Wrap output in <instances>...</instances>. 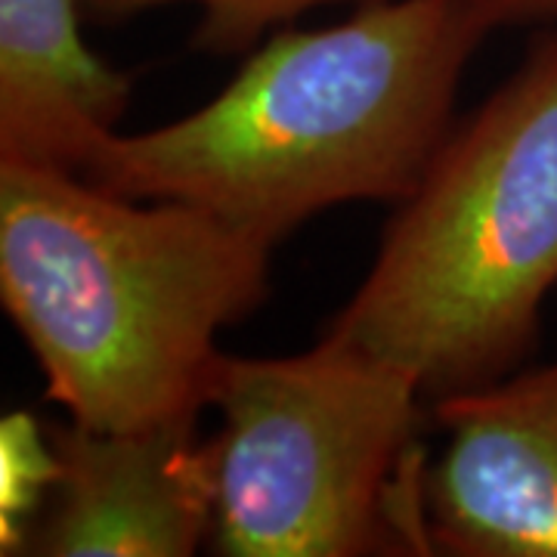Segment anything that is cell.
<instances>
[{
    "mask_svg": "<svg viewBox=\"0 0 557 557\" xmlns=\"http://www.w3.org/2000/svg\"><path fill=\"white\" fill-rule=\"evenodd\" d=\"M496 22L471 0H369L329 28H282L186 119L109 139L81 174L183 201L276 245L347 201H403L453 131L465 65Z\"/></svg>",
    "mask_w": 557,
    "mask_h": 557,
    "instance_id": "obj_1",
    "label": "cell"
},
{
    "mask_svg": "<svg viewBox=\"0 0 557 557\" xmlns=\"http://www.w3.org/2000/svg\"><path fill=\"white\" fill-rule=\"evenodd\" d=\"M84 16L97 22H124L137 13L168 7V3H196L201 10L196 47L208 53H248L273 25H288L310 10L332 3H369V0H81Z\"/></svg>",
    "mask_w": 557,
    "mask_h": 557,
    "instance_id": "obj_9",
    "label": "cell"
},
{
    "mask_svg": "<svg viewBox=\"0 0 557 557\" xmlns=\"http://www.w3.org/2000/svg\"><path fill=\"white\" fill-rule=\"evenodd\" d=\"M62 474L22 555L189 557L214 530V446L199 418L137 431L47 424Z\"/></svg>",
    "mask_w": 557,
    "mask_h": 557,
    "instance_id": "obj_6",
    "label": "cell"
},
{
    "mask_svg": "<svg viewBox=\"0 0 557 557\" xmlns=\"http://www.w3.org/2000/svg\"><path fill=\"white\" fill-rule=\"evenodd\" d=\"M557 288V32L449 131L325 338L406 369L434 403L505 379Z\"/></svg>",
    "mask_w": 557,
    "mask_h": 557,
    "instance_id": "obj_3",
    "label": "cell"
},
{
    "mask_svg": "<svg viewBox=\"0 0 557 557\" xmlns=\"http://www.w3.org/2000/svg\"><path fill=\"white\" fill-rule=\"evenodd\" d=\"M81 0H0V164L84 174L131 106V78L81 38Z\"/></svg>",
    "mask_w": 557,
    "mask_h": 557,
    "instance_id": "obj_7",
    "label": "cell"
},
{
    "mask_svg": "<svg viewBox=\"0 0 557 557\" xmlns=\"http://www.w3.org/2000/svg\"><path fill=\"white\" fill-rule=\"evenodd\" d=\"M60 474L47 424L32 412L0 418V555H22Z\"/></svg>",
    "mask_w": 557,
    "mask_h": 557,
    "instance_id": "obj_8",
    "label": "cell"
},
{
    "mask_svg": "<svg viewBox=\"0 0 557 557\" xmlns=\"http://www.w3.org/2000/svg\"><path fill=\"white\" fill-rule=\"evenodd\" d=\"M449 434L421 478L428 545L458 557H557V359L434 403Z\"/></svg>",
    "mask_w": 557,
    "mask_h": 557,
    "instance_id": "obj_5",
    "label": "cell"
},
{
    "mask_svg": "<svg viewBox=\"0 0 557 557\" xmlns=\"http://www.w3.org/2000/svg\"><path fill=\"white\" fill-rule=\"evenodd\" d=\"M421 384L335 338L298 357H223L211 406V545L230 557H359L421 545L409 474Z\"/></svg>",
    "mask_w": 557,
    "mask_h": 557,
    "instance_id": "obj_4",
    "label": "cell"
},
{
    "mask_svg": "<svg viewBox=\"0 0 557 557\" xmlns=\"http://www.w3.org/2000/svg\"><path fill=\"white\" fill-rule=\"evenodd\" d=\"M496 28L523 25V22H557V0H471Z\"/></svg>",
    "mask_w": 557,
    "mask_h": 557,
    "instance_id": "obj_10",
    "label": "cell"
},
{
    "mask_svg": "<svg viewBox=\"0 0 557 557\" xmlns=\"http://www.w3.org/2000/svg\"><path fill=\"white\" fill-rule=\"evenodd\" d=\"M270 242L183 201H139L81 174L0 164V300L90 431L211 406L223 329L267 298Z\"/></svg>",
    "mask_w": 557,
    "mask_h": 557,
    "instance_id": "obj_2",
    "label": "cell"
}]
</instances>
